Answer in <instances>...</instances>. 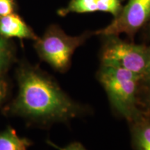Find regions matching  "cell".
Returning a JSON list of instances; mask_svg holds the SVG:
<instances>
[{"mask_svg":"<svg viewBox=\"0 0 150 150\" xmlns=\"http://www.w3.org/2000/svg\"><path fill=\"white\" fill-rule=\"evenodd\" d=\"M97 76L107 94L114 112L129 122L141 115L140 76L121 67L102 65Z\"/></svg>","mask_w":150,"mask_h":150,"instance_id":"7a4b0ae2","label":"cell"},{"mask_svg":"<svg viewBox=\"0 0 150 150\" xmlns=\"http://www.w3.org/2000/svg\"><path fill=\"white\" fill-rule=\"evenodd\" d=\"M130 124L134 150H150V117L142 113Z\"/></svg>","mask_w":150,"mask_h":150,"instance_id":"52a82bcc","label":"cell"},{"mask_svg":"<svg viewBox=\"0 0 150 150\" xmlns=\"http://www.w3.org/2000/svg\"><path fill=\"white\" fill-rule=\"evenodd\" d=\"M97 11H99L98 0H70L67 6L60 9L58 13L63 17L70 13H88Z\"/></svg>","mask_w":150,"mask_h":150,"instance_id":"9c48e42d","label":"cell"},{"mask_svg":"<svg viewBox=\"0 0 150 150\" xmlns=\"http://www.w3.org/2000/svg\"><path fill=\"white\" fill-rule=\"evenodd\" d=\"M124 0H98L99 11L108 13L116 17L122 8Z\"/></svg>","mask_w":150,"mask_h":150,"instance_id":"30bf717a","label":"cell"},{"mask_svg":"<svg viewBox=\"0 0 150 150\" xmlns=\"http://www.w3.org/2000/svg\"><path fill=\"white\" fill-rule=\"evenodd\" d=\"M149 35L150 36V25H149Z\"/></svg>","mask_w":150,"mask_h":150,"instance_id":"e0dca14e","label":"cell"},{"mask_svg":"<svg viewBox=\"0 0 150 150\" xmlns=\"http://www.w3.org/2000/svg\"><path fill=\"white\" fill-rule=\"evenodd\" d=\"M145 91H147V93L145 94L142 103L146 109V112H143V113L150 117V90L145 89Z\"/></svg>","mask_w":150,"mask_h":150,"instance_id":"9a60e30c","label":"cell"},{"mask_svg":"<svg viewBox=\"0 0 150 150\" xmlns=\"http://www.w3.org/2000/svg\"><path fill=\"white\" fill-rule=\"evenodd\" d=\"M31 144V140L20 137L12 128L0 132V150H28Z\"/></svg>","mask_w":150,"mask_h":150,"instance_id":"ba28073f","label":"cell"},{"mask_svg":"<svg viewBox=\"0 0 150 150\" xmlns=\"http://www.w3.org/2000/svg\"><path fill=\"white\" fill-rule=\"evenodd\" d=\"M103 38L101 65L121 67L141 78L150 61V46L127 42L117 35Z\"/></svg>","mask_w":150,"mask_h":150,"instance_id":"277c9868","label":"cell"},{"mask_svg":"<svg viewBox=\"0 0 150 150\" xmlns=\"http://www.w3.org/2000/svg\"><path fill=\"white\" fill-rule=\"evenodd\" d=\"M13 0H0V17L13 13Z\"/></svg>","mask_w":150,"mask_h":150,"instance_id":"7c38bea8","label":"cell"},{"mask_svg":"<svg viewBox=\"0 0 150 150\" xmlns=\"http://www.w3.org/2000/svg\"><path fill=\"white\" fill-rule=\"evenodd\" d=\"M140 86L145 88V89L150 90V61L147 68L142 74L140 81Z\"/></svg>","mask_w":150,"mask_h":150,"instance_id":"5bb4252c","label":"cell"},{"mask_svg":"<svg viewBox=\"0 0 150 150\" xmlns=\"http://www.w3.org/2000/svg\"><path fill=\"white\" fill-rule=\"evenodd\" d=\"M18 93L11 112L39 124L68 122L90 112L72 99L57 81L40 67L22 64L16 72Z\"/></svg>","mask_w":150,"mask_h":150,"instance_id":"6da1fadb","label":"cell"},{"mask_svg":"<svg viewBox=\"0 0 150 150\" xmlns=\"http://www.w3.org/2000/svg\"><path fill=\"white\" fill-rule=\"evenodd\" d=\"M11 60V53L5 40L0 38V75L8 68Z\"/></svg>","mask_w":150,"mask_h":150,"instance_id":"8fae6325","label":"cell"},{"mask_svg":"<svg viewBox=\"0 0 150 150\" xmlns=\"http://www.w3.org/2000/svg\"><path fill=\"white\" fill-rule=\"evenodd\" d=\"M92 35L93 33L86 31L77 36H70L59 26L52 25L42 37L35 40V49L41 60L56 71L65 73L70 69L75 50Z\"/></svg>","mask_w":150,"mask_h":150,"instance_id":"3957f363","label":"cell"},{"mask_svg":"<svg viewBox=\"0 0 150 150\" xmlns=\"http://www.w3.org/2000/svg\"><path fill=\"white\" fill-rule=\"evenodd\" d=\"M47 142L50 145L52 146V147L56 148V149H59V150H87L85 147H83L80 142H72L70 143V145H68L66 147H61L59 146L56 145V144H54L50 140H47Z\"/></svg>","mask_w":150,"mask_h":150,"instance_id":"4fadbf2b","label":"cell"},{"mask_svg":"<svg viewBox=\"0 0 150 150\" xmlns=\"http://www.w3.org/2000/svg\"><path fill=\"white\" fill-rule=\"evenodd\" d=\"M149 22L150 0H128L107 27L95 31V34L104 37L125 33L133 39L136 33Z\"/></svg>","mask_w":150,"mask_h":150,"instance_id":"5b68a950","label":"cell"},{"mask_svg":"<svg viewBox=\"0 0 150 150\" xmlns=\"http://www.w3.org/2000/svg\"><path fill=\"white\" fill-rule=\"evenodd\" d=\"M0 35L36 40L37 35L20 16L11 13L0 17Z\"/></svg>","mask_w":150,"mask_h":150,"instance_id":"8992f818","label":"cell"},{"mask_svg":"<svg viewBox=\"0 0 150 150\" xmlns=\"http://www.w3.org/2000/svg\"><path fill=\"white\" fill-rule=\"evenodd\" d=\"M7 91V85L4 79L0 75V104L4 100V97L6 95Z\"/></svg>","mask_w":150,"mask_h":150,"instance_id":"2e32d148","label":"cell"}]
</instances>
